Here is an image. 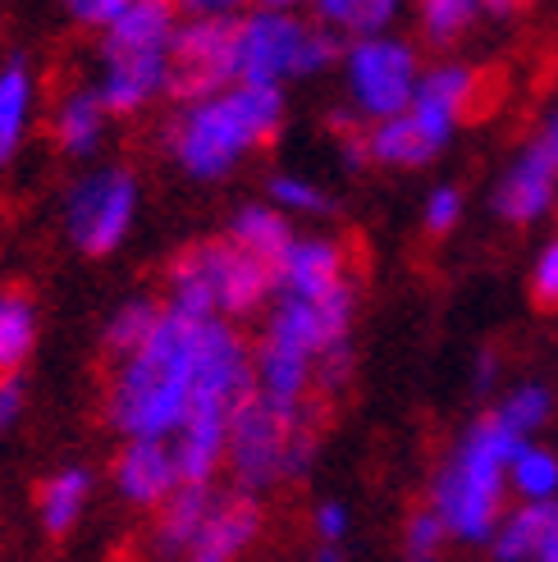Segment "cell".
Masks as SVG:
<instances>
[{
  "label": "cell",
  "instance_id": "obj_1",
  "mask_svg": "<svg viewBox=\"0 0 558 562\" xmlns=\"http://www.w3.org/2000/svg\"><path fill=\"white\" fill-rule=\"evenodd\" d=\"M207 329L211 321H192L165 306L152 339L124 361H115V375H110L105 389V420L124 435V443L133 439L170 443L183 430L192 398H198Z\"/></svg>",
  "mask_w": 558,
  "mask_h": 562
},
{
  "label": "cell",
  "instance_id": "obj_2",
  "mask_svg": "<svg viewBox=\"0 0 558 562\" xmlns=\"http://www.w3.org/2000/svg\"><path fill=\"white\" fill-rule=\"evenodd\" d=\"M532 439H522L494 412L477 416L454 443L431 490V513L458 544H490L499 521L509 517V467Z\"/></svg>",
  "mask_w": 558,
  "mask_h": 562
},
{
  "label": "cell",
  "instance_id": "obj_3",
  "mask_svg": "<svg viewBox=\"0 0 558 562\" xmlns=\"http://www.w3.org/2000/svg\"><path fill=\"white\" fill-rule=\"evenodd\" d=\"M284 124V88H234L215 92L207 101L179 105L170 128H165V147L188 179L215 183L234 175L243 156L266 147Z\"/></svg>",
  "mask_w": 558,
  "mask_h": 562
},
{
  "label": "cell",
  "instance_id": "obj_4",
  "mask_svg": "<svg viewBox=\"0 0 558 562\" xmlns=\"http://www.w3.org/2000/svg\"><path fill=\"white\" fill-rule=\"evenodd\" d=\"M316 435H321V403H275V398H253L243 403L230 430V475L243 494H261L275 485H289L306 475L316 458Z\"/></svg>",
  "mask_w": 558,
  "mask_h": 562
},
{
  "label": "cell",
  "instance_id": "obj_5",
  "mask_svg": "<svg viewBox=\"0 0 558 562\" xmlns=\"http://www.w3.org/2000/svg\"><path fill=\"white\" fill-rule=\"evenodd\" d=\"M275 306V270L238 251L230 238H198L165 270V306L192 321H238Z\"/></svg>",
  "mask_w": 558,
  "mask_h": 562
},
{
  "label": "cell",
  "instance_id": "obj_6",
  "mask_svg": "<svg viewBox=\"0 0 558 562\" xmlns=\"http://www.w3.org/2000/svg\"><path fill=\"white\" fill-rule=\"evenodd\" d=\"M179 10L170 0H129L124 19L101 33V92L110 115H137L170 82V42Z\"/></svg>",
  "mask_w": 558,
  "mask_h": 562
},
{
  "label": "cell",
  "instance_id": "obj_7",
  "mask_svg": "<svg viewBox=\"0 0 558 562\" xmlns=\"http://www.w3.org/2000/svg\"><path fill=\"white\" fill-rule=\"evenodd\" d=\"M422 60H416V46L384 33V37H367L353 42L344 50V82H348V101L361 120L384 124L408 115V105L422 88Z\"/></svg>",
  "mask_w": 558,
  "mask_h": 562
},
{
  "label": "cell",
  "instance_id": "obj_8",
  "mask_svg": "<svg viewBox=\"0 0 558 562\" xmlns=\"http://www.w3.org/2000/svg\"><path fill=\"white\" fill-rule=\"evenodd\" d=\"M234 27H238V14L230 5H202L198 14L179 19L170 42L165 97L192 105L234 88Z\"/></svg>",
  "mask_w": 558,
  "mask_h": 562
},
{
  "label": "cell",
  "instance_id": "obj_9",
  "mask_svg": "<svg viewBox=\"0 0 558 562\" xmlns=\"http://www.w3.org/2000/svg\"><path fill=\"white\" fill-rule=\"evenodd\" d=\"M137 179L124 165L82 175L65 196V234L82 257H110L137 220Z\"/></svg>",
  "mask_w": 558,
  "mask_h": 562
},
{
  "label": "cell",
  "instance_id": "obj_10",
  "mask_svg": "<svg viewBox=\"0 0 558 562\" xmlns=\"http://www.w3.org/2000/svg\"><path fill=\"white\" fill-rule=\"evenodd\" d=\"M306 19L284 5H257L238 14L234 27V82L247 88H279L284 78H298V55L306 42Z\"/></svg>",
  "mask_w": 558,
  "mask_h": 562
},
{
  "label": "cell",
  "instance_id": "obj_11",
  "mask_svg": "<svg viewBox=\"0 0 558 562\" xmlns=\"http://www.w3.org/2000/svg\"><path fill=\"white\" fill-rule=\"evenodd\" d=\"M353 266H348V251L344 243L321 238V234H306L293 243V251L284 257V266L275 270V302H306V306H321L339 293H353Z\"/></svg>",
  "mask_w": 558,
  "mask_h": 562
},
{
  "label": "cell",
  "instance_id": "obj_12",
  "mask_svg": "<svg viewBox=\"0 0 558 562\" xmlns=\"http://www.w3.org/2000/svg\"><path fill=\"white\" fill-rule=\"evenodd\" d=\"M477 88H481V74L471 65H462V60L431 65L422 74V88H416L412 105H408V120L426 133V143L435 151H444L454 143V133L471 110V101H477Z\"/></svg>",
  "mask_w": 558,
  "mask_h": 562
},
{
  "label": "cell",
  "instance_id": "obj_13",
  "mask_svg": "<svg viewBox=\"0 0 558 562\" xmlns=\"http://www.w3.org/2000/svg\"><path fill=\"white\" fill-rule=\"evenodd\" d=\"M554 192H558V165L536 143H526L504 170V179L494 183L490 206L509 224H536L554 211Z\"/></svg>",
  "mask_w": 558,
  "mask_h": 562
},
{
  "label": "cell",
  "instance_id": "obj_14",
  "mask_svg": "<svg viewBox=\"0 0 558 562\" xmlns=\"http://www.w3.org/2000/svg\"><path fill=\"white\" fill-rule=\"evenodd\" d=\"M115 490L133 508L156 513L160 503H170L183 490V475L175 462V448L160 439H133L115 458Z\"/></svg>",
  "mask_w": 558,
  "mask_h": 562
},
{
  "label": "cell",
  "instance_id": "obj_15",
  "mask_svg": "<svg viewBox=\"0 0 558 562\" xmlns=\"http://www.w3.org/2000/svg\"><path fill=\"white\" fill-rule=\"evenodd\" d=\"M261 498L257 494H243V490H230L215 498V508L202 526L198 544L188 549L183 562H238L247 549L257 544L261 536Z\"/></svg>",
  "mask_w": 558,
  "mask_h": 562
},
{
  "label": "cell",
  "instance_id": "obj_16",
  "mask_svg": "<svg viewBox=\"0 0 558 562\" xmlns=\"http://www.w3.org/2000/svg\"><path fill=\"white\" fill-rule=\"evenodd\" d=\"M220 490L215 485H183L170 503H160L152 513V526H147V553L152 562H183L188 549L198 544L202 526L215 508Z\"/></svg>",
  "mask_w": 558,
  "mask_h": 562
},
{
  "label": "cell",
  "instance_id": "obj_17",
  "mask_svg": "<svg viewBox=\"0 0 558 562\" xmlns=\"http://www.w3.org/2000/svg\"><path fill=\"white\" fill-rule=\"evenodd\" d=\"M558 544V503H517L499 521L490 549V562H540Z\"/></svg>",
  "mask_w": 558,
  "mask_h": 562
},
{
  "label": "cell",
  "instance_id": "obj_18",
  "mask_svg": "<svg viewBox=\"0 0 558 562\" xmlns=\"http://www.w3.org/2000/svg\"><path fill=\"white\" fill-rule=\"evenodd\" d=\"M225 238L238 251H247V257H257L261 266L279 270L284 257L293 251V243H298V229H293V220L284 211H275L270 202H247V206H238L230 215Z\"/></svg>",
  "mask_w": 558,
  "mask_h": 562
},
{
  "label": "cell",
  "instance_id": "obj_19",
  "mask_svg": "<svg viewBox=\"0 0 558 562\" xmlns=\"http://www.w3.org/2000/svg\"><path fill=\"white\" fill-rule=\"evenodd\" d=\"M105 124H110V110L101 101L97 88H74L60 97V105L51 110V137L55 147L74 160H88L101 151L105 143Z\"/></svg>",
  "mask_w": 558,
  "mask_h": 562
},
{
  "label": "cell",
  "instance_id": "obj_20",
  "mask_svg": "<svg viewBox=\"0 0 558 562\" xmlns=\"http://www.w3.org/2000/svg\"><path fill=\"white\" fill-rule=\"evenodd\" d=\"M33 105H37V74L27 65V55H10L0 65V165L19 156L27 128H33Z\"/></svg>",
  "mask_w": 558,
  "mask_h": 562
},
{
  "label": "cell",
  "instance_id": "obj_21",
  "mask_svg": "<svg viewBox=\"0 0 558 562\" xmlns=\"http://www.w3.org/2000/svg\"><path fill=\"white\" fill-rule=\"evenodd\" d=\"M88 503H92V471L60 467V471H51L37 490V521L46 536H69L82 521V513H88Z\"/></svg>",
  "mask_w": 558,
  "mask_h": 562
},
{
  "label": "cell",
  "instance_id": "obj_22",
  "mask_svg": "<svg viewBox=\"0 0 558 562\" xmlns=\"http://www.w3.org/2000/svg\"><path fill=\"white\" fill-rule=\"evenodd\" d=\"M394 14H399L394 0H321L316 5V23L330 27L334 37H344L348 46L367 37H384Z\"/></svg>",
  "mask_w": 558,
  "mask_h": 562
},
{
  "label": "cell",
  "instance_id": "obj_23",
  "mask_svg": "<svg viewBox=\"0 0 558 562\" xmlns=\"http://www.w3.org/2000/svg\"><path fill=\"white\" fill-rule=\"evenodd\" d=\"M37 344V306L19 289H0V380L19 375Z\"/></svg>",
  "mask_w": 558,
  "mask_h": 562
},
{
  "label": "cell",
  "instance_id": "obj_24",
  "mask_svg": "<svg viewBox=\"0 0 558 562\" xmlns=\"http://www.w3.org/2000/svg\"><path fill=\"white\" fill-rule=\"evenodd\" d=\"M367 147H371V160L376 165H394V170H422L431 165L439 151L426 143V133L416 128L408 115L399 120H384V124H371L367 128Z\"/></svg>",
  "mask_w": 558,
  "mask_h": 562
},
{
  "label": "cell",
  "instance_id": "obj_25",
  "mask_svg": "<svg viewBox=\"0 0 558 562\" xmlns=\"http://www.w3.org/2000/svg\"><path fill=\"white\" fill-rule=\"evenodd\" d=\"M160 316H165V302H156V297H129V302H120L115 312H110L105 329H101L105 352L115 361H124L129 352H137L152 339V329L160 325Z\"/></svg>",
  "mask_w": 558,
  "mask_h": 562
},
{
  "label": "cell",
  "instance_id": "obj_26",
  "mask_svg": "<svg viewBox=\"0 0 558 562\" xmlns=\"http://www.w3.org/2000/svg\"><path fill=\"white\" fill-rule=\"evenodd\" d=\"M509 490L517 503H558V453L545 443H526L509 467Z\"/></svg>",
  "mask_w": 558,
  "mask_h": 562
},
{
  "label": "cell",
  "instance_id": "obj_27",
  "mask_svg": "<svg viewBox=\"0 0 558 562\" xmlns=\"http://www.w3.org/2000/svg\"><path fill=\"white\" fill-rule=\"evenodd\" d=\"M481 14L486 10L477 5V0H426L422 14H416V23H422V37L431 46H454Z\"/></svg>",
  "mask_w": 558,
  "mask_h": 562
},
{
  "label": "cell",
  "instance_id": "obj_28",
  "mask_svg": "<svg viewBox=\"0 0 558 562\" xmlns=\"http://www.w3.org/2000/svg\"><path fill=\"white\" fill-rule=\"evenodd\" d=\"M549 412H554V393H549L545 384H517V389L504 393V403L494 407V416L509 420V426H513L522 439H532V435L545 426V420H549Z\"/></svg>",
  "mask_w": 558,
  "mask_h": 562
},
{
  "label": "cell",
  "instance_id": "obj_29",
  "mask_svg": "<svg viewBox=\"0 0 558 562\" xmlns=\"http://www.w3.org/2000/svg\"><path fill=\"white\" fill-rule=\"evenodd\" d=\"M266 196H270V206L284 211V215H293V211L298 215H325L334 206V196H325L321 183L302 179V175H270Z\"/></svg>",
  "mask_w": 558,
  "mask_h": 562
},
{
  "label": "cell",
  "instance_id": "obj_30",
  "mask_svg": "<svg viewBox=\"0 0 558 562\" xmlns=\"http://www.w3.org/2000/svg\"><path fill=\"white\" fill-rule=\"evenodd\" d=\"M444 540H449V530H444V521L431 508L412 513L403 526V562H439Z\"/></svg>",
  "mask_w": 558,
  "mask_h": 562
},
{
  "label": "cell",
  "instance_id": "obj_31",
  "mask_svg": "<svg viewBox=\"0 0 558 562\" xmlns=\"http://www.w3.org/2000/svg\"><path fill=\"white\" fill-rule=\"evenodd\" d=\"M344 37H334L330 27L312 23L306 27V42H302V55H298V78H312V74H325L334 69V60H344Z\"/></svg>",
  "mask_w": 558,
  "mask_h": 562
},
{
  "label": "cell",
  "instance_id": "obj_32",
  "mask_svg": "<svg viewBox=\"0 0 558 562\" xmlns=\"http://www.w3.org/2000/svg\"><path fill=\"white\" fill-rule=\"evenodd\" d=\"M458 220H462V188H454V183L431 188L426 206H422V224H426V234H435V238L454 234V229H458Z\"/></svg>",
  "mask_w": 558,
  "mask_h": 562
},
{
  "label": "cell",
  "instance_id": "obj_33",
  "mask_svg": "<svg viewBox=\"0 0 558 562\" xmlns=\"http://www.w3.org/2000/svg\"><path fill=\"white\" fill-rule=\"evenodd\" d=\"M312 530L316 544H344L348 549V530H353V508L344 498H321L312 513Z\"/></svg>",
  "mask_w": 558,
  "mask_h": 562
},
{
  "label": "cell",
  "instance_id": "obj_34",
  "mask_svg": "<svg viewBox=\"0 0 558 562\" xmlns=\"http://www.w3.org/2000/svg\"><path fill=\"white\" fill-rule=\"evenodd\" d=\"M532 297L545 312H558V238H549L532 261Z\"/></svg>",
  "mask_w": 558,
  "mask_h": 562
},
{
  "label": "cell",
  "instance_id": "obj_35",
  "mask_svg": "<svg viewBox=\"0 0 558 562\" xmlns=\"http://www.w3.org/2000/svg\"><path fill=\"white\" fill-rule=\"evenodd\" d=\"M124 10H129V0H74V5H69V14L78 23L97 27V33H110V27L124 19Z\"/></svg>",
  "mask_w": 558,
  "mask_h": 562
},
{
  "label": "cell",
  "instance_id": "obj_36",
  "mask_svg": "<svg viewBox=\"0 0 558 562\" xmlns=\"http://www.w3.org/2000/svg\"><path fill=\"white\" fill-rule=\"evenodd\" d=\"M334 137H339V156L348 170H357V165L371 160V147H367V124H334Z\"/></svg>",
  "mask_w": 558,
  "mask_h": 562
},
{
  "label": "cell",
  "instance_id": "obj_37",
  "mask_svg": "<svg viewBox=\"0 0 558 562\" xmlns=\"http://www.w3.org/2000/svg\"><path fill=\"white\" fill-rule=\"evenodd\" d=\"M23 403H27L23 375H5V380H0V435H5L14 420L23 416Z\"/></svg>",
  "mask_w": 558,
  "mask_h": 562
},
{
  "label": "cell",
  "instance_id": "obj_38",
  "mask_svg": "<svg viewBox=\"0 0 558 562\" xmlns=\"http://www.w3.org/2000/svg\"><path fill=\"white\" fill-rule=\"evenodd\" d=\"M532 143H536V147H540V151H545V156L558 165V110H554V115L545 120V128L532 137Z\"/></svg>",
  "mask_w": 558,
  "mask_h": 562
},
{
  "label": "cell",
  "instance_id": "obj_39",
  "mask_svg": "<svg viewBox=\"0 0 558 562\" xmlns=\"http://www.w3.org/2000/svg\"><path fill=\"white\" fill-rule=\"evenodd\" d=\"M316 562H348L344 544H316Z\"/></svg>",
  "mask_w": 558,
  "mask_h": 562
},
{
  "label": "cell",
  "instance_id": "obj_40",
  "mask_svg": "<svg viewBox=\"0 0 558 562\" xmlns=\"http://www.w3.org/2000/svg\"><path fill=\"white\" fill-rule=\"evenodd\" d=\"M477 384H481V389H490V384H494V357H490V352L477 361Z\"/></svg>",
  "mask_w": 558,
  "mask_h": 562
},
{
  "label": "cell",
  "instance_id": "obj_41",
  "mask_svg": "<svg viewBox=\"0 0 558 562\" xmlns=\"http://www.w3.org/2000/svg\"><path fill=\"white\" fill-rule=\"evenodd\" d=\"M540 562H558V544H554V549H549V553H545Z\"/></svg>",
  "mask_w": 558,
  "mask_h": 562
}]
</instances>
